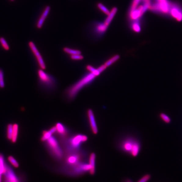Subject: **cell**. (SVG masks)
<instances>
[{"label": "cell", "mask_w": 182, "mask_h": 182, "mask_svg": "<svg viewBox=\"0 0 182 182\" xmlns=\"http://www.w3.org/2000/svg\"><path fill=\"white\" fill-rule=\"evenodd\" d=\"M118 147L122 152L135 157L140 152L141 145L138 139L132 136H126L118 142Z\"/></svg>", "instance_id": "6da1fadb"}, {"label": "cell", "mask_w": 182, "mask_h": 182, "mask_svg": "<svg viewBox=\"0 0 182 182\" xmlns=\"http://www.w3.org/2000/svg\"><path fill=\"white\" fill-rule=\"evenodd\" d=\"M96 77V75L91 73L71 86L66 92V95L67 98L70 100L74 99L80 90L84 86L91 82Z\"/></svg>", "instance_id": "7a4b0ae2"}, {"label": "cell", "mask_w": 182, "mask_h": 182, "mask_svg": "<svg viewBox=\"0 0 182 182\" xmlns=\"http://www.w3.org/2000/svg\"><path fill=\"white\" fill-rule=\"evenodd\" d=\"M86 135L78 134L66 138L65 142L66 149L68 152L80 150L81 145L88 140Z\"/></svg>", "instance_id": "3957f363"}, {"label": "cell", "mask_w": 182, "mask_h": 182, "mask_svg": "<svg viewBox=\"0 0 182 182\" xmlns=\"http://www.w3.org/2000/svg\"><path fill=\"white\" fill-rule=\"evenodd\" d=\"M84 151L80 150L68 152L65 159V166L66 168H69L74 167L81 163L85 162L86 156Z\"/></svg>", "instance_id": "277c9868"}, {"label": "cell", "mask_w": 182, "mask_h": 182, "mask_svg": "<svg viewBox=\"0 0 182 182\" xmlns=\"http://www.w3.org/2000/svg\"><path fill=\"white\" fill-rule=\"evenodd\" d=\"M37 74L39 81L44 87L48 89H52L55 87L56 81L52 75L41 68L38 71Z\"/></svg>", "instance_id": "5b68a950"}, {"label": "cell", "mask_w": 182, "mask_h": 182, "mask_svg": "<svg viewBox=\"0 0 182 182\" xmlns=\"http://www.w3.org/2000/svg\"><path fill=\"white\" fill-rule=\"evenodd\" d=\"M46 142L51 154L56 159H62L63 157V151L56 139L52 136Z\"/></svg>", "instance_id": "8992f818"}, {"label": "cell", "mask_w": 182, "mask_h": 182, "mask_svg": "<svg viewBox=\"0 0 182 182\" xmlns=\"http://www.w3.org/2000/svg\"><path fill=\"white\" fill-rule=\"evenodd\" d=\"M156 4L151 5L150 9L153 11H158L164 14L169 13L171 5L167 0H157Z\"/></svg>", "instance_id": "52a82bcc"}, {"label": "cell", "mask_w": 182, "mask_h": 182, "mask_svg": "<svg viewBox=\"0 0 182 182\" xmlns=\"http://www.w3.org/2000/svg\"><path fill=\"white\" fill-rule=\"evenodd\" d=\"M28 46L33 55L35 56L38 66L42 69L44 70H45L46 68V65L44 60L43 59L42 55H41V53H40L38 49L34 42H31V41L29 42Z\"/></svg>", "instance_id": "ba28073f"}, {"label": "cell", "mask_w": 182, "mask_h": 182, "mask_svg": "<svg viewBox=\"0 0 182 182\" xmlns=\"http://www.w3.org/2000/svg\"><path fill=\"white\" fill-rule=\"evenodd\" d=\"M4 182H21L20 178L14 173L13 170L7 165L4 174Z\"/></svg>", "instance_id": "9c48e42d"}, {"label": "cell", "mask_w": 182, "mask_h": 182, "mask_svg": "<svg viewBox=\"0 0 182 182\" xmlns=\"http://www.w3.org/2000/svg\"><path fill=\"white\" fill-rule=\"evenodd\" d=\"M87 116L88 118L89 123L91 131L94 135H97L98 133V127L96 124L95 115L92 109H89L87 111Z\"/></svg>", "instance_id": "30bf717a"}, {"label": "cell", "mask_w": 182, "mask_h": 182, "mask_svg": "<svg viewBox=\"0 0 182 182\" xmlns=\"http://www.w3.org/2000/svg\"><path fill=\"white\" fill-rule=\"evenodd\" d=\"M169 13L176 20L179 22L182 20V10L177 5H171Z\"/></svg>", "instance_id": "8fae6325"}, {"label": "cell", "mask_w": 182, "mask_h": 182, "mask_svg": "<svg viewBox=\"0 0 182 182\" xmlns=\"http://www.w3.org/2000/svg\"><path fill=\"white\" fill-rule=\"evenodd\" d=\"M56 133L63 139L67 138L69 135L70 132L68 129L62 123H57L56 124Z\"/></svg>", "instance_id": "7c38bea8"}, {"label": "cell", "mask_w": 182, "mask_h": 182, "mask_svg": "<svg viewBox=\"0 0 182 182\" xmlns=\"http://www.w3.org/2000/svg\"><path fill=\"white\" fill-rule=\"evenodd\" d=\"M50 9V7L49 6H46V7L45 8V9H44L40 17L39 18L38 21L37 25H36L38 28L41 29L42 28L46 19V18L48 16L49 14Z\"/></svg>", "instance_id": "4fadbf2b"}, {"label": "cell", "mask_w": 182, "mask_h": 182, "mask_svg": "<svg viewBox=\"0 0 182 182\" xmlns=\"http://www.w3.org/2000/svg\"><path fill=\"white\" fill-rule=\"evenodd\" d=\"M96 156L95 153H92L90 154L88 158V163L91 166L89 173L91 175H94L95 173V162H96Z\"/></svg>", "instance_id": "5bb4252c"}, {"label": "cell", "mask_w": 182, "mask_h": 182, "mask_svg": "<svg viewBox=\"0 0 182 182\" xmlns=\"http://www.w3.org/2000/svg\"><path fill=\"white\" fill-rule=\"evenodd\" d=\"M56 133V126H53L48 130L44 131L42 133L41 137V140L46 142L48 139L51 137L54 133Z\"/></svg>", "instance_id": "9a60e30c"}, {"label": "cell", "mask_w": 182, "mask_h": 182, "mask_svg": "<svg viewBox=\"0 0 182 182\" xmlns=\"http://www.w3.org/2000/svg\"><path fill=\"white\" fill-rule=\"evenodd\" d=\"M7 165L5 162L4 156L0 154V182H2L3 175L6 170Z\"/></svg>", "instance_id": "2e32d148"}, {"label": "cell", "mask_w": 182, "mask_h": 182, "mask_svg": "<svg viewBox=\"0 0 182 182\" xmlns=\"http://www.w3.org/2000/svg\"><path fill=\"white\" fill-rule=\"evenodd\" d=\"M117 12V9L116 7H114L112 9L111 11L110 14H108V16H107L106 19L105 20V22H104V24L106 26L108 27L109 25H110Z\"/></svg>", "instance_id": "e0dca14e"}, {"label": "cell", "mask_w": 182, "mask_h": 182, "mask_svg": "<svg viewBox=\"0 0 182 182\" xmlns=\"http://www.w3.org/2000/svg\"><path fill=\"white\" fill-rule=\"evenodd\" d=\"M19 126L17 124H13V132L11 141L13 143H15L17 140L18 135Z\"/></svg>", "instance_id": "ac0fdd59"}, {"label": "cell", "mask_w": 182, "mask_h": 182, "mask_svg": "<svg viewBox=\"0 0 182 182\" xmlns=\"http://www.w3.org/2000/svg\"><path fill=\"white\" fill-rule=\"evenodd\" d=\"M63 52L66 54L72 55H76V54H81V52L78 50L72 49L68 47H64L63 49Z\"/></svg>", "instance_id": "d6986e66"}, {"label": "cell", "mask_w": 182, "mask_h": 182, "mask_svg": "<svg viewBox=\"0 0 182 182\" xmlns=\"http://www.w3.org/2000/svg\"><path fill=\"white\" fill-rule=\"evenodd\" d=\"M0 44L5 51H9L10 49L9 46L4 38L0 37Z\"/></svg>", "instance_id": "ffe728a7"}, {"label": "cell", "mask_w": 182, "mask_h": 182, "mask_svg": "<svg viewBox=\"0 0 182 182\" xmlns=\"http://www.w3.org/2000/svg\"><path fill=\"white\" fill-rule=\"evenodd\" d=\"M120 58V56L119 55H116L109 60H108L106 63H105V65L106 67H109L110 65H112L113 63H115L116 61H117Z\"/></svg>", "instance_id": "44dd1931"}, {"label": "cell", "mask_w": 182, "mask_h": 182, "mask_svg": "<svg viewBox=\"0 0 182 182\" xmlns=\"http://www.w3.org/2000/svg\"><path fill=\"white\" fill-rule=\"evenodd\" d=\"M13 132V124H9L7 127V137L8 139L11 140Z\"/></svg>", "instance_id": "7402d4cb"}, {"label": "cell", "mask_w": 182, "mask_h": 182, "mask_svg": "<svg viewBox=\"0 0 182 182\" xmlns=\"http://www.w3.org/2000/svg\"><path fill=\"white\" fill-rule=\"evenodd\" d=\"M107 26H106L104 23L100 24L96 26V30L99 33H104L106 31Z\"/></svg>", "instance_id": "603a6c76"}, {"label": "cell", "mask_w": 182, "mask_h": 182, "mask_svg": "<svg viewBox=\"0 0 182 182\" xmlns=\"http://www.w3.org/2000/svg\"><path fill=\"white\" fill-rule=\"evenodd\" d=\"M8 159L9 162L11 163V165L15 168H18L19 166L18 162L16 161V160L13 156H9L8 158Z\"/></svg>", "instance_id": "cb8c5ba5"}, {"label": "cell", "mask_w": 182, "mask_h": 182, "mask_svg": "<svg viewBox=\"0 0 182 182\" xmlns=\"http://www.w3.org/2000/svg\"><path fill=\"white\" fill-rule=\"evenodd\" d=\"M5 87L4 73L2 69L0 68V88H4Z\"/></svg>", "instance_id": "d4e9b609"}, {"label": "cell", "mask_w": 182, "mask_h": 182, "mask_svg": "<svg viewBox=\"0 0 182 182\" xmlns=\"http://www.w3.org/2000/svg\"><path fill=\"white\" fill-rule=\"evenodd\" d=\"M160 117L166 124H169L171 122L170 118L164 113H161V114H160Z\"/></svg>", "instance_id": "484cf974"}, {"label": "cell", "mask_w": 182, "mask_h": 182, "mask_svg": "<svg viewBox=\"0 0 182 182\" xmlns=\"http://www.w3.org/2000/svg\"><path fill=\"white\" fill-rule=\"evenodd\" d=\"M151 176L150 174H145L136 182H147L151 179Z\"/></svg>", "instance_id": "4316f807"}, {"label": "cell", "mask_w": 182, "mask_h": 182, "mask_svg": "<svg viewBox=\"0 0 182 182\" xmlns=\"http://www.w3.org/2000/svg\"><path fill=\"white\" fill-rule=\"evenodd\" d=\"M132 29L134 31L136 32V33H139L141 31L140 25L137 23H133V25H132Z\"/></svg>", "instance_id": "83f0119b"}, {"label": "cell", "mask_w": 182, "mask_h": 182, "mask_svg": "<svg viewBox=\"0 0 182 182\" xmlns=\"http://www.w3.org/2000/svg\"><path fill=\"white\" fill-rule=\"evenodd\" d=\"M98 5L99 8L103 13H105V14L108 15V14H110V12L107 9L104 5H103V4H101V3L98 4V5Z\"/></svg>", "instance_id": "f1b7e54d"}, {"label": "cell", "mask_w": 182, "mask_h": 182, "mask_svg": "<svg viewBox=\"0 0 182 182\" xmlns=\"http://www.w3.org/2000/svg\"><path fill=\"white\" fill-rule=\"evenodd\" d=\"M142 0H133L130 11L134 10L138 6L139 4Z\"/></svg>", "instance_id": "f546056e"}, {"label": "cell", "mask_w": 182, "mask_h": 182, "mask_svg": "<svg viewBox=\"0 0 182 182\" xmlns=\"http://www.w3.org/2000/svg\"><path fill=\"white\" fill-rule=\"evenodd\" d=\"M71 58L74 60H80L84 58V56L81 54H76V55H72L71 56Z\"/></svg>", "instance_id": "4dcf8cb0"}, {"label": "cell", "mask_w": 182, "mask_h": 182, "mask_svg": "<svg viewBox=\"0 0 182 182\" xmlns=\"http://www.w3.org/2000/svg\"><path fill=\"white\" fill-rule=\"evenodd\" d=\"M86 68H87L88 70L89 71L92 73H94L96 69L94 68L93 67L89 65H87L86 67Z\"/></svg>", "instance_id": "1f68e13d"}, {"label": "cell", "mask_w": 182, "mask_h": 182, "mask_svg": "<svg viewBox=\"0 0 182 182\" xmlns=\"http://www.w3.org/2000/svg\"><path fill=\"white\" fill-rule=\"evenodd\" d=\"M124 182H133V181L130 179H126L124 180Z\"/></svg>", "instance_id": "d6a6232c"}, {"label": "cell", "mask_w": 182, "mask_h": 182, "mask_svg": "<svg viewBox=\"0 0 182 182\" xmlns=\"http://www.w3.org/2000/svg\"><path fill=\"white\" fill-rule=\"evenodd\" d=\"M11 1H12V2H13V1H14V0H10Z\"/></svg>", "instance_id": "836d02e7"}]
</instances>
